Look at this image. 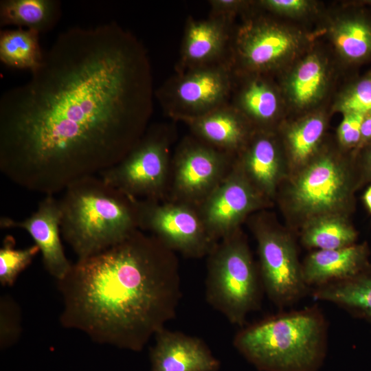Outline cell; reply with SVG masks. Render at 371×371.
Listing matches in <instances>:
<instances>
[{
	"instance_id": "d6986e66",
	"label": "cell",
	"mask_w": 371,
	"mask_h": 371,
	"mask_svg": "<svg viewBox=\"0 0 371 371\" xmlns=\"http://www.w3.org/2000/svg\"><path fill=\"white\" fill-rule=\"evenodd\" d=\"M286 156L277 131H255L236 159L253 186L267 199L273 196Z\"/></svg>"
},
{
	"instance_id": "603a6c76",
	"label": "cell",
	"mask_w": 371,
	"mask_h": 371,
	"mask_svg": "<svg viewBox=\"0 0 371 371\" xmlns=\"http://www.w3.org/2000/svg\"><path fill=\"white\" fill-rule=\"evenodd\" d=\"M368 248L362 244L317 250L302 265L305 282L309 288H317L354 278L368 268Z\"/></svg>"
},
{
	"instance_id": "2e32d148",
	"label": "cell",
	"mask_w": 371,
	"mask_h": 371,
	"mask_svg": "<svg viewBox=\"0 0 371 371\" xmlns=\"http://www.w3.org/2000/svg\"><path fill=\"white\" fill-rule=\"evenodd\" d=\"M234 76L230 103L255 131H277L289 113L276 78L262 74Z\"/></svg>"
},
{
	"instance_id": "ba28073f",
	"label": "cell",
	"mask_w": 371,
	"mask_h": 371,
	"mask_svg": "<svg viewBox=\"0 0 371 371\" xmlns=\"http://www.w3.org/2000/svg\"><path fill=\"white\" fill-rule=\"evenodd\" d=\"M170 143L167 129L150 126L131 151L100 172V177L133 199L166 200L171 169Z\"/></svg>"
},
{
	"instance_id": "7402d4cb",
	"label": "cell",
	"mask_w": 371,
	"mask_h": 371,
	"mask_svg": "<svg viewBox=\"0 0 371 371\" xmlns=\"http://www.w3.org/2000/svg\"><path fill=\"white\" fill-rule=\"evenodd\" d=\"M332 114L330 107L288 117L278 128L287 160L301 168L313 159L326 142Z\"/></svg>"
},
{
	"instance_id": "d6a6232c",
	"label": "cell",
	"mask_w": 371,
	"mask_h": 371,
	"mask_svg": "<svg viewBox=\"0 0 371 371\" xmlns=\"http://www.w3.org/2000/svg\"><path fill=\"white\" fill-rule=\"evenodd\" d=\"M254 1L246 0H212L210 16L221 19L234 24L236 18L240 17L253 5Z\"/></svg>"
},
{
	"instance_id": "5bb4252c",
	"label": "cell",
	"mask_w": 371,
	"mask_h": 371,
	"mask_svg": "<svg viewBox=\"0 0 371 371\" xmlns=\"http://www.w3.org/2000/svg\"><path fill=\"white\" fill-rule=\"evenodd\" d=\"M316 28L345 74L371 63V11L357 0L326 5Z\"/></svg>"
},
{
	"instance_id": "6da1fadb",
	"label": "cell",
	"mask_w": 371,
	"mask_h": 371,
	"mask_svg": "<svg viewBox=\"0 0 371 371\" xmlns=\"http://www.w3.org/2000/svg\"><path fill=\"white\" fill-rule=\"evenodd\" d=\"M142 43L114 21L60 33L25 83L0 98V170L54 195L121 161L153 109Z\"/></svg>"
},
{
	"instance_id": "e0dca14e",
	"label": "cell",
	"mask_w": 371,
	"mask_h": 371,
	"mask_svg": "<svg viewBox=\"0 0 371 371\" xmlns=\"http://www.w3.org/2000/svg\"><path fill=\"white\" fill-rule=\"evenodd\" d=\"M61 210L59 200L46 195L30 216L22 221L10 217L0 218L1 229L19 228L25 230L42 254L43 262L48 273L57 280L63 279L72 264L67 258L60 239Z\"/></svg>"
},
{
	"instance_id": "1f68e13d",
	"label": "cell",
	"mask_w": 371,
	"mask_h": 371,
	"mask_svg": "<svg viewBox=\"0 0 371 371\" xmlns=\"http://www.w3.org/2000/svg\"><path fill=\"white\" fill-rule=\"evenodd\" d=\"M19 308L8 297L1 300V346L7 347L20 333Z\"/></svg>"
},
{
	"instance_id": "4fadbf2b",
	"label": "cell",
	"mask_w": 371,
	"mask_h": 371,
	"mask_svg": "<svg viewBox=\"0 0 371 371\" xmlns=\"http://www.w3.org/2000/svg\"><path fill=\"white\" fill-rule=\"evenodd\" d=\"M253 229L258 243L260 280L268 297L278 307L297 302L310 288L293 239L262 221H257Z\"/></svg>"
},
{
	"instance_id": "7c38bea8",
	"label": "cell",
	"mask_w": 371,
	"mask_h": 371,
	"mask_svg": "<svg viewBox=\"0 0 371 371\" xmlns=\"http://www.w3.org/2000/svg\"><path fill=\"white\" fill-rule=\"evenodd\" d=\"M138 212L139 229L155 236L175 253L202 258L217 243L196 207L169 200H139Z\"/></svg>"
},
{
	"instance_id": "f1b7e54d",
	"label": "cell",
	"mask_w": 371,
	"mask_h": 371,
	"mask_svg": "<svg viewBox=\"0 0 371 371\" xmlns=\"http://www.w3.org/2000/svg\"><path fill=\"white\" fill-rule=\"evenodd\" d=\"M331 114H366L371 111V70L339 85L330 104Z\"/></svg>"
},
{
	"instance_id": "277c9868",
	"label": "cell",
	"mask_w": 371,
	"mask_h": 371,
	"mask_svg": "<svg viewBox=\"0 0 371 371\" xmlns=\"http://www.w3.org/2000/svg\"><path fill=\"white\" fill-rule=\"evenodd\" d=\"M327 328L324 314L312 306L248 326L234 346L263 371H315L325 357Z\"/></svg>"
},
{
	"instance_id": "7a4b0ae2",
	"label": "cell",
	"mask_w": 371,
	"mask_h": 371,
	"mask_svg": "<svg viewBox=\"0 0 371 371\" xmlns=\"http://www.w3.org/2000/svg\"><path fill=\"white\" fill-rule=\"evenodd\" d=\"M176 253L137 229L120 243L78 259L58 280L66 328L92 340L140 351L175 316L181 297Z\"/></svg>"
},
{
	"instance_id": "f546056e",
	"label": "cell",
	"mask_w": 371,
	"mask_h": 371,
	"mask_svg": "<svg viewBox=\"0 0 371 371\" xmlns=\"http://www.w3.org/2000/svg\"><path fill=\"white\" fill-rule=\"evenodd\" d=\"M40 251L36 245L25 249H16L15 240L6 236L0 249V283L12 286L19 274L27 267Z\"/></svg>"
},
{
	"instance_id": "52a82bcc",
	"label": "cell",
	"mask_w": 371,
	"mask_h": 371,
	"mask_svg": "<svg viewBox=\"0 0 371 371\" xmlns=\"http://www.w3.org/2000/svg\"><path fill=\"white\" fill-rule=\"evenodd\" d=\"M348 154L336 143L325 142L290 185L287 198L291 212L306 222L324 215L341 214L353 189Z\"/></svg>"
},
{
	"instance_id": "4316f807",
	"label": "cell",
	"mask_w": 371,
	"mask_h": 371,
	"mask_svg": "<svg viewBox=\"0 0 371 371\" xmlns=\"http://www.w3.org/2000/svg\"><path fill=\"white\" fill-rule=\"evenodd\" d=\"M357 236L354 227L341 214H327L306 222L302 241L317 250L336 249L354 245Z\"/></svg>"
},
{
	"instance_id": "d590c367",
	"label": "cell",
	"mask_w": 371,
	"mask_h": 371,
	"mask_svg": "<svg viewBox=\"0 0 371 371\" xmlns=\"http://www.w3.org/2000/svg\"><path fill=\"white\" fill-rule=\"evenodd\" d=\"M363 201L371 213V186L367 189L363 195Z\"/></svg>"
},
{
	"instance_id": "484cf974",
	"label": "cell",
	"mask_w": 371,
	"mask_h": 371,
	"mask_svg": "<svg viewBox=\"0 0 371 371\" xmlns=\"http://www.w3.org/2000/svg\"><path fill=\"white\" fill-rule=\"evenodd\" d=\"M40 34L16 27L0 32V60L8 67L19 69H37L44 56L39 43Z\"/></svg>"
},
{
	"instance_id": "e575fe53",
	"label": "cell",
	"mask_w": 371,
	"mask_h": 371,
	"mask_svg": "<svg viewBox=\"0 0 371 371\" xmlns=\"http://www.w3.org/2000/svg\"><path fill=\"white\" fill-rule=\"evenodd\" d=\"M358 153H361L363 168L368 176L371 179V144L362 148L356 155Z\"/></svg>"
},
{
	"instance_id": "5b68a950",
	"label": "cell",
	"mask_w": 371,
	"mask_h": 371,
	"mask_svg": "<svg viewBox=\"0 0 371 371\" xmlns=\"http://www.w3.org/2000/svg\"><path fill=\"white\" fill-rule=\"evenodd\" d=\"M234 24L229 60L235 75L262 74L274 78L321 39L317 28L274 16L255 4Z\"/></svg>"
},
{
	"instance_id": "8fae6325",
	"label": "cell",
	"mask_w": 371,
	"mask_h": 371,
	"mask_svg": "<svg viewBox=\"0 0 371 371\" xmlns=\"http://www.w3.org/2000/svg\"><path fill=\"white\" fill-rule=\"evenodd\" d=\"M236 156L186 138L171 160L166 200L198 207L232 170Z\"/></svg>"
},
{
	"instance_id": "8d00e7d4",
	"label": "cell",
	"mask_w": 371,
	"mask_h": 371,
	"mask_svg": "<svg viewBox=\"0 0 371 371\" xmlns=\"http://www.w3.org/2000/svg\"><path fill=\"white\" fill-rule=\"evenodd\" d=\"M357 1L371 11V0H357Z\"/></svg>"
},
{
	"instance_id": "8992f818",
	"label": "cell",
	"mask_w": 371,
	"mask_h": 371,
	"mask_svg": "<svg viewBox=\"0 0 371 371\" xmlns=\"http://www.w3.org/2000/svg\"><path fill=\"white\" fill-rule=\"evenodd\" d=\"M207 302L232 324L243 326L260 302V277L247 242L238 229L207 255Z\"/></svg>"
},
{
	"instance_id": "3957f363",
	"label": "cell",
	"mask_w": 371,
	"mask_h": 371,
	"mask_svg": "<svg viewBox=\"0 0 371 371\" xmlns=\"http://www.w3.org/2000/svg\"><path fill=\"white\" fill-rule=\"evenodd\" d=\"M58 200L60 234L78 259L101 252L139 229V200L100 177L76 181Z\"/></svg>"
},
{
	"instance_id": "ac0fdd59",
	"label": "cell",
	"mask_w": 371,
	"mask_h": 371,
	"mask_svg": "<svg viewBox=\"0 0 371 371\" xmlns=\"http://www.w3.org/2000/svg\"><path fill=\"white\" fill-rule=\"evenodd\" d=\"M234 24L209 16L188 19L183 35L179 73L229 60Z\"/></svg>"
},
{
	"instance_id": "9c48e42d",
	"label": "cell",
	"mask_w": 371,
	"mask_h": 371,
	"mask_svg": "<svg viewBox=\"0 0 371 371\" xmlns=\"http://www.w3.org/2000/svg\"><path fill=\"white\" fill-rule=\"evenodd\" d=\"M345 74L328 45L318 40L276 78L287 106L288 117L330 107Z\"/></svg>"
},
{
	"instance_id": "ffe728a7",
	"label": "cell",
	"mask_w": 371,
	"mask_h": 371,
	"mask_svg": "<svg viewBox=\"0 0 371 371\" xmlns=\"http://www.w3.org/2000/svg\"><path fill=\"white\" fill-rule=\"evenodd\" d=\"M150 350L151 371H218L219 361L203 340L163 328Z\"/></svg>"
},
{
	"instance_id": "4dcf8cb0",
	"label": "cell",
	"mask_w": 371,
	"mask_h": 371,
	"mask_svg": "<svg viewBox=\"0 0 371 371\" xmlns=\"http://www.w3.org/2000/svg\"><path fill=\"white\" fill-rule=\"evenodd\" d=\"M365 114L349 113L342 115L337 128L335 143L342 150L354 155L361 137V128Z\"/></svg>"
},
{
	"instance_id": "44dd1931",
	"label": "cell",
	"mask_w": 371,
	"mask_h": 371,
	"mask_svg": "<svg viewBox=\"0 0 371 371\" xmlns=\"http://www.w3.org/2000/svg\"><path fill=\"white\" fill-rule=\"evenodd\" d=\"M185 123L199 140L236 157L255 131L231 103Z\"/></svg>"
},
{
	"instance_id": "d4e9b609",
	"label": "cell",
	"mask_w": 371,
	"mask_h": 371,
	"mask_svg": "<svg viewBox=\"0 0 371 371\" xmlns=\"http://www.w3.org/2000/svg\"><path fill=\"white\" fill-rule=\"evenodd\" d=\"M312 295L371 319V271L368 268L350 279L315 288Z\"/></svg>"
},
{
	"instance_id": "cb8c5ba5",
	"label": "cell",
	"mask_w": 371,
	"mask_h": 371,
	"mask_svg": "<svg viewBox=\"0 0 371 371\" xmlns=\"http://www.w3.org/2000/svg\"><path fill=\"white\" fill-rule=\"evenodd\" d=\"M60 16L61 3L58 0L0 1L1 26L14 25L41 34L53 29Z\"/></svg>"
},
{
	"instance_id": "30bf717a",
	"label": "cell",
	"mask_w": 371,
	"mask_h": 371,
	"mask_svg": "<svg viewBox=\"0 0 371 371\" xmlns=\"http://www.w3.org/2000/svg\"><path fill=\"white\" fill-rule=\"evenodd\" d=\"M234 79L226 60L179 73L156 95L167 114L186 122L230 103Z\"/></svg>"
},
{
	"instance_id": "83f0119b",
	"label": "cell",
	"mask_w": 371,
	"mask_h": 371,
	"mask_svg": "<svg viewBox=\"0 0 371 371\" xmlns=\"http://www.w3.org/2000/svg\"><path fill=\"white\" fill-rule=\"evenodd\" d=\"M255 4L274 16L313 28H316L327 5L317 0H258Z\"/></svg>"
},
{
	"instance_id": "9a60e30c",
	"label": "cell",
	"mask_w": 371,
	"mask_h": 371,
	"mask_svg": "<svg viewBox=\"0 0 371 371\" xmlns=\"http://www.w3.org/2000/svg\"><path fill=\"white\" fill-rule=\"evenodd\" d=\"M267 199L236 159L228 175L197 208L210 236L218 243L240 229L245 218L265 206Z\"/></svg>"
},
{
	"instance_id": "836d02e7",
	"label": "cell",
	"mask_w": 371,
	"mask_h": 371,
	"mask_svg": "<svg viewBox=\"0 0 371 371\" xmlns=\"http://www.w3.org/2000/svg\"><path fill=\"white\" fill-rule=\"evenodd\" d=\"M371 144V111L364 115L361 128V137L359 146L354 155L366 146Z\"/></svg>"
}]
</instances>
